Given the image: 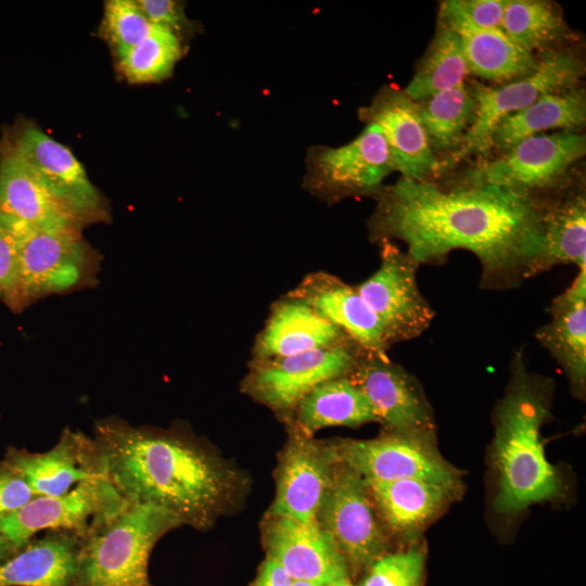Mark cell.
Listing matches in <instances>:
<instances>
[{
  "label": "cell",
  "mask_w": 586,
  "mask_h": 586,
  "mask_svg": "<svg viewBox=\"0 0 586 586\" xmlns=\"http://www.w3.org/2000/svg\"><path fill=\"white\" fill-rule=\"evenodd\" d=\"M316 521L343 555L351 575L387 552L388 539L364 477L337 458Z\"/></svg>",
  "instance_id": "6"
},
{
  "label": "cell",
  "mask_w": 586,
  "mask_h": 586,
  "mask_svg": "<svg viewBox=\"0 0 586 586\" xmlns=\"http://www.w3.org/2000/svg\"><path fill=\"white\" fill-rule=\"evenodd\" d=\"M501 29L532 53L555 43L565 33L560 13L540 0H507Z\"/></svg>",
  "instance_id": "32"
},
{
  "label": "cell",
  "mask_w": 586,
  "mask_h": 586,
  "mask_svg": "<svg viewBox=\"0 0 586 586\" xmlns=\"http://www.w3.org/2000/svg\"><path fill=\"white\" fill-rule=\"evenodd\" d=\"M148 20L156 26L166 28L179 37L189 27L183 7L173 0H137Z\"/></svg>",
  "instance_id": "38"
},
{
  "label": "cell",
  "mask_w": 586,
  "mask_h": 586,
  "mask_svg": "<svg viewBox=\"0 0 586 586\" xmlns=\"http://www.w3.org/2000/svg\"><path fill=\"white\" fill-rule=\"evenodd\" d=\"M566 264L586 267V200L582 193L549 205L544 215L540 273Z\"/></svg>",
  "instance_id": "29"
},
{
  "label": "cell",
  "mask_w": 586,
  "mask_h": 586,
  "mask_svg": "<svg viewBox=\"0 0 586 586\" xmlns=\"http://www.w3.org/2000/svg\"><path fill=\"white\" fill-rule=\"evenodd\" d=\"M394 169L383 132L375 124H368L355 140L343 146H317L309 151L304 186L327 202L377 195L383 179Z\"/></svg>",
  "instance_id": "12"
},
{
  "label": "cell",
  "mask_w": 586,
  "mask_h": 586,
  "mask_svg": "<svg viewBox=\"0 0 586 586\" xmlns=\"http://www.w3.org/2000/svg\"><path fill=\"white\" fill-rule=\"evenodd\" d=\"M157 27L135 0H110L105 2L100 35L118 61Z\"/></svg>",
  "instance_id": "34"
},
{
  "label": "cell",
  "mask_w": 586,
  "mask_h": 586,
  "mask_svg": "<svg viewBox=\"0 0 586 586\" xmlns=\"http://www.w3.org/2000/svg\"><path fill=\"white\" fill-rule=\"evenodd\" d=\"M583 73V62L572 52L547 51L538 58L537 68L525 77L496 86L475 84L470 91L476 104L475 118L454 161L471 153H486L501 118L530 106L544 94L574 88Z\"/></svg>",
  "instance_id": "7"
},
{
  "label": "cell",
  "mask_w": 586,
  "mask_h": 586,
  "mask_svg": "<svg viewBox=\"0 0 586 586\" xmlns=\"http://www.w3.org/2000/svg\"><path fill=\"white\" fill-rule=\"evenodd\" d=\"M290 293L340 328L361 349L386 353L392 346L382 322L355 285L336 276L324 271L308 273Z\"/></svg>",
  "instance_id": "21"
},
{
  "label": "cell",
  "mask_w": 586,
  "mask_h": 586,
  "mask_svg": "<svg viewBox=\"0 0 586 586\" xmlns=\"http://www.w3.org/2000/svg\"><path fill=\"white\" fill-rule=\"evenodd\" d=\"M440 22L458 34L471 74L481 78L507 82L525 77L538 65V58L502 29L481 28L472 24L454 0L442 3Z\"/></svg>",
  "instance_id": "23"
},
{
  "label": "cell",
  "mask_w": 586,
  "mask_h": 586,
  "mask_svg": "<svg viewBox=\"0 0 586 586\" xmlns=\"http://www.w3.org/2000/svg\"><path fill=\"white\" fill-rule=\"evenodd\" d=\"M470 74L460 37L440 22L437 33L410 84L404 92L413 101H422L440 91L463 84Z\"/></svg>",
  "instance_id": "30"
},
{
  "label": "cell",
  "mask_w": 586,
  "mask_h": 586,
  "mask_svg": "<svg viewBox=\"0 0 586 586\" xmlns=\"http://www.w3.org/2000/svg\"><path fill=\"white\" fill-rule=\"evenodd\" d=\"M125 502L109 479H87L62 495L37 496L0 519V534L17 551L43 530L69 531L84 537L97 520L112 514Z\"/></svg>",
  "instance_id": "14"
},
{
  "label": "cell",
  "mask_w": 586,
  "mask_h": 586,
  "mask_svg": "<svg viewBox=\"0 0 586 586\" xmlns=\"http://www.w3.org/2000/svg\"><path fill=\"white\" fill-rule=\"evenodd\" d=\"M585 151L584 135L565 130L535 135L470 170L462 183L496 186L535 200L534 192L555 188Z\"/></svg>",
  "instance_id": "10"
},
{
  "label": "cell",
  "mask_w": 586,
  "mask_h": 586,
  "mask_svg": "<svg viewBox=\"0 0 586 586\" xmlns=\"http://www.w3.org/2000/svg\"><path fill=\"white\" fill-rule=\"evenodd\" d=\"M0 149L18 156L89 224L110 220L107 203L89 180L80 162L68 148L52 139L31 120L17 117L12 125L4 126Z\"/></svg>",
  "instance_id": "11"
},
{
  "label": "cell",
  "mask_w": 586,
  "mask_h": 586,
  "mask_svg": "<svg viewBox=\"0 0 586 586\" xmlns=\"http://www.w3.org/2000/svg\"><path fill=\"white\" fill-rule=\"evenodd\" d=\"M37 495L31 491L23 476L0 462V519L15 512Z\"/></svg>",
  "instance_id": "37"
},
{
  "label": "cell",
  "mask_w": 586,
  "mask_h": 586,
  "mask_svg": "<svg viewBox=\"0 0 586 586\" xmlns=\"http://www.w3.org/2000/svg\"><path fill=\"white\" fill-rule=\"evenodd\" d=\"M283 418L290 428L308 436L328 426H358L378 422L372 405L347 377L319 384Z\"/></svg>",
  "instance_id": "27"
},
{
  "label": "cell",
  "mask_w": 586,
  "mask_h": 586,
  "mask_svg": "<svg viewBox=\"0 0 586 586\" xmlns=\"http://www.w3.org/2000/svg\"><path fill=\"white\" fill-rule=\"evenodd\" d=\"M352 344L355 343L340 328L289 292L271 306L266 323L255 339L252 359L277 358Z\"/></svg>",
  "instance_id": "20"
},
{
  "label": "cell",
  "mask_w": 586,
  "mask_h": 586,
  "mask_svg": "<svg viewBox=\"0 0 586 586\" xmlns=\"http://www.w3.org/2000/svg\"><path fill=\"white\" fill-rule=\"evenodd\" d=\"M80 536L47 531L0 563V586H72Z\"/></svg>",
  "instance_id": "26"
},
{
  "label": "cell",
  "mask_w": 586,
  "mask_h": 586,
  "mask_svg": "<svg viewBox=\"0 0 586 586\" xmlns=\"http://www.w3.org/2000/svg\"><path fill=\"white\" fill-rule=\"evenodd\" d=\"M365 482L382 524L405 537L417 535L438 515L457 488L416 479Z\"/></svg>",
  "instance_id": "25"
},
{
  "label": "cell",
  "mask_w": 586,
  "mask_h": 586,
  "mask_svg": "<svg viewBox=\"0 0 586 586\" xmlns=\"http://www.w3.org/2000/svg\"><path fill=\"white\" fill-rule=\"evenodd\" d=\"M341 462L368 481L423 480L457 487L460 473L438 453L435 436L383 431L371 440L331 442Z\"/></svg>",
  "instance_id": "8"
},
{
  "label": "cell",
  "mask_w": 586,
  "mask_h": 586,
  "mask_svg": "<svg viewBox=\"0 0 586 586\" xmlns=\"http://www.w3.org/2000/svg\"><path fill=\"white\" fill-rule=\"evenodd\" d=\"M586 120V98L575 87L538 98L530 106L501 118L491 135V146L509 150L521 140L550 129H573Z\"/></svg>",
  "instance_id": "28"
},
{
  "label": "cell",
  "mask_w": 586,
  "mask_h": 586,
  "mask_svg": "<svg viewBox=\"0 0 586 586\" xmlns=\"http://www.w3.org/2000/svg\"><path fill=\"white\" fill-rule=\"evenodd\" d=\"M539 344L565 372L572 391L586 387V267L550 305V320L535 332Z\"/></svg>",
  "instance_id": "24"
},
{
  "label": "cell",
  "mask_w": 586,
  "mask_h": 586,
  "mask_svg": "<svg viewBox=\"0 0 586 586\" xmlns=\"http://www.w3.org/2000/svg\"><path fill=\"white\" fill-rule=\"evenodd\" d=\"M28 225L0 211V301L20 310V247Z\"/></svg>",
  "instance_id": "36"
},
{
  "label": "cell",
  "mask_w": 586,
  "mask_h": 586,
  "mask_svg": "<svg viewBox=\"0 0 586 586\" xmlns=\"http://www.w3.org/2000/svg\"><path fill=\"white\" fill-rule=\"evenodd\" d=\"M92 438L103 475L124 499L157 506L199 531L231 511L245 488L235 468L181 425L132 426L107 417Z\"/></svg>",
  "instance_id": "2"
},
{
  "label": "cell",
  "mask_w": 586,
  "mask_h": 586,
  "mask_svg": "<svg viewBox=\"0 0 586 586\" xmlns=\"http://www.w3.org/2000/svg\"><path fill=\"white\" fill-rule=\"evenodd\" d=\"M468 20L477 27L501 29L507 0H454Z\"/></svg>",
  "instance_id": "39"
},
{
  "label": "cell",
  "mask_w": 586,
  "mask_h": 586,
  "mask_svg": "<svg viewBox=\"0 0 586 586\" xmlns=\"http://www.w3.org/2000/svg\"><path fill=\"white\" fill-rule=\"evenodd\" d=\"M336 456L331 442L314 440L290 428L276 470V495L267 512L305 523L317 513L330 484Z\"/></svg>",
  "instance_id": "16"
},
{
  "label": "cell",
  "mask_w": 586,
  "mask_h": 586,
  "mask_svg": "<svg viewBox=\"0 0 586 586\" xmlns=\"http://www.w3.org/2000/svg\"><path fill=\"white\" fill-rule=\"evenodd\" d=\"M372 241L398 239L419 264L440 265L454 250L480 260V286L501 291L540 273L545 206L491 184L443 189L402 177L377 194Z\"/></svg>",
  "instance_id": "1"
},
{
  "label": "cell",
  "mask_w": 586,
  "mask_h": 586,
  "mask_svg": "<svg viewBox=\"0 0 586 586\" xmlns=\"http://www.w3.org/2000/svg\"><path fill=\"white\" fill-rule=\"evenodd\" d=\"M347 378L370 402L384 431L435 436L433 410L418 380L386 353L361 349Z\"/></svg>",
  "instance_id": "15"
},
{
  "label": "cell",
  "mask_w": 586,
  "mask_h": 586,
  "mask_svg": "<svg viewBox=\"0 0 586 586\" xmlns=\"http://www.w3.org/2000/svg\"><path fill=\"white\" fill-rule=\"evenodd\" d=\"M181 525L157 506L126 500L80 538L72 586H153L151 552L163 535Z\"/></svg>",
  "instance_id": "4"
},
{
  "label": "cell",
  "mask_w": 586,
  "mask_h": 586,
  "mask_svg": "<svg viewBox=\"0 0 586 586\" xmlns=\"http://www.w3.org/2000/svg\"><path fill=\"white\" fill-rule=\"evenodd\" d=\"M424 563L417 547L386 552L370 564L359 586H422Z\"/></svg>",
  "instance_id": "35"
},
{
  "label": "cell",
  "mask_w": 586,
  "mask_h": 586,
  "mask_svg": "<svg viewBox=\"0 0 586 586\" xmlns=\"http://www.w3.org/2000/svg\"><path fill=\"white\" fill-rule=\"evenodd\" d=\"M17 552L15 548L0 534V563Z\"/></svg>",
  "instance_id": "41"
},
{
  "label": "cell",
  "mask_w": 586,
  "mask_h": 586,
  "mask_svg": "<svg viewBox=\"0 0 586 586\" xmlns=\"http://www.w3.org/2000/svg\"><path fill=\"white\" fill-rule=\"evenodd\" d=\"M101 259L80 228L37 230L28 226L20 247V310L42 297L94 285Z\"/></svg>",
  "instance_id": "5"
},
{
  "label": "cell",
  "mask_w": 586,
  "mask_h": 586,
  "mask_svg": "<svg viewBox=\"0 0 586 586\" xmlns=\"http://www.w3.org/2000/svg\"><path fill=\"white\" fill-rule=\"evenodd\" d=\"M292 577L275 560L267 558L262 562L250 586H292Z\"/></svg>",
  "instance_id": "40"
},
{
  "label": "cell",
  "mask_w": 586,
  "mask_h": 586,
  "mask_svg": "<svg viewBox=\"0 0 586 586\" xmlns=\"http://www.w3.org/2000/svg\"><path fill=\"white\" fill-rule=\"evenodd\" d=\"M3 461L23 476L37 496H59L80 481L105 477L93 438L69 428L48 451L12 448Z\"/></svg>",
  "instance_id": "19"
},
{
  "label": "cell",
  "mask_w": 586,
  "mask_h": 586,
  "mask_svg": "<svg viewBox=\"0 0 586 586\" xmlns=\"http://www.w3.org/2000/svg\"><path fill=\"white\" fill-rule=\"evenodd\" d=\"M546 379L530 372L523 347L511 359V378L495 412L493 459L498 473L496 511L513 514L533 504L552 500L563 484L546 458L540 429L549 415Z\"/></svg>",
  "instance_id": "3"
},
{
  "label": "cell",
  "mask_w": 586,
  "mask_h": 586,
  "mask_svg": "<svg viewBox=\"0 0 586 586\" xmlns=\"http://www.w3.org/2000/svg\"><path fill=\"white\" fill-rule=\"evenodd\" d=\"M328 586H356L352 583L351 577H344L342 579H339Z\"/></svg>",
  "instance_id": "42"
},
{
  "label": "cell",
  "mask_w": 586,
  "mask_h": 586,
  "mask_svg": "<svg viewBox=\"0 0 586 586\" xmlns=\"http://www.w3.org/2000/svg\"><path fill=\"white\" fill-rule=\"evenodd\" d=\"M292 586H319L314 583L305 582V581H293Z\"/></svg>",
  "instance_id": "43"
},
{
  "label": "cell",
  "mask_w": 586,
  "mask_h": 586,
  "mask_svg": "<svg viewBox=\"0 0 586 586\" xmlns=\"http://www.w3.org/2000/svg\"><path fill=\"white\" fill-rule=\"evenodd\" d=\"M360 351V347L352 344L277 358L252 359L241 390L285 417L319 384L347 377Z\"/></svg>",
  "instance_id": "9"
},
{
  "label": "cell",
  "mask_w": 586,
  "mask_h": 586,
  "mask_svg": "<svg viewBox=\"0 0 586 586\" xmlns=\"http://www.w3.org/2000/svg\"><path fill=\"white\" fill-rule=\"evenodd\" d=\"M0 211L37 230L80 228L88 220L14 153L0 149Z\"/></svg>",
  "instance_id": "22"
},
{
  "label": "cell",
  "mask_w": 586,
  "mask_h": 586,
  "mask_svg": "<svg viewBox=\"0 0 586 586\" xmlns=\"http://www.w3.org/2000/svg\"><path fill=\"white\" fill-rule=\"evenodd\" d=\"M360 117L381 129L402 177L429 181L441 168L421 123L418 103L404 91L383 88L369 106L360 110Z\"/></svg>",
  "instance_id": "18"
},
{
  "label": "cell",
  "mask_w": 586,
  "mask_h": 586,
  "mask_svg": "<svg viewBox=\"0 0 586 586\" xmlns=\"http://www.w3.org/2000/svg\"><path fill=\"white\" fill-rule=\"evenodd\" d=\"M180 56V38L158 26L119 59L117 67L131 84L154 82L169 76Z\"/></svg>",
  "instance_id": "33"
},
{
  "label": "cell",
  "mask_w": 586,
  "mask_h": 586,
  "mask_svg": "<svg viewBox=\"0 0 586 586\" xmlns=\"http://www.w3.org/2000/svg\"><path fill=\"white\" fill-rule=\"evenodd\" d=\"M418 106L432 151L461 145L475 118V100L463 84L440 91L422 100Z\"/></svg>",
  "instance_id": "31"
},
{
  "label": "cell",
  "mask_w": 586,
  "mask_h": 586,
  "mask_svg": "<svg viewBox=\"0 0 586 586\" xmlns=\"http://www.w3.org/2000/svg\"><path fill=\"white\" fill-rule=\"evenodd\" d=\"M262 535L266 557L278 562L293 581L328 586L351 577L343 555L318 522L266 513Z\"/></svg>",
  "instance_id": "17"
},
{
  "label": "cell",
  "mask_w": 586,
  "mask_h": 586,
  "mask_svg": "<svg viewBox=\"0 0 586 586\" xmlns=\"http://www.w3.org/2000/svg\"><path fill=\"white\" fill-rule=\"evenodd\" d=\"M379 244V268L355 288L394 345L420 336L431 326L435 313L418 285L420 265L393 241L383 240Z\"/></svg>",
  "instance_id": "13"
}]
</instances>
